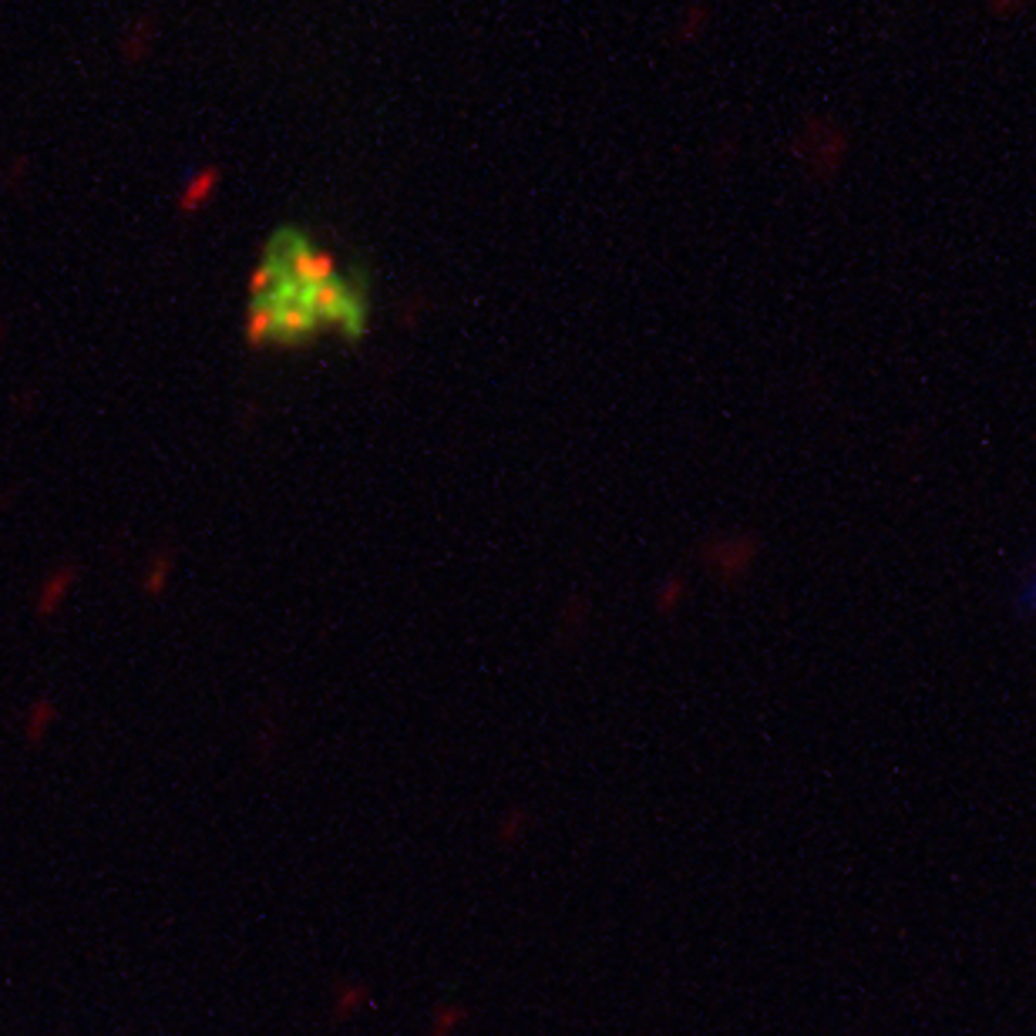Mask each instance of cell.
I'll list each match as a JSON object with an SVG mask.
<instances>
[{
  "mask_svg": "<svg viewBox=\"0 0 1036 1036\" xmlns=\"http://www.w3.org/2000/svg\"><path fill=\"white\" fill-rule=\"evenodd\" d=\"M367 327L364 290L333 266L307 236L283 233L253 280L249 333L259 344L296 347L320 333L360 337Z\"/></svg>",
  "mask_w": 1036,
  "mask_h": 1036,
  "instance_id": "1",
  "label": "cell"
},
{
  "mask_svg": "<svg viewBox=\"0 0 1036 1036\" xmlns=\"http://www.w3.org/2000/svg\"><path fill=\"white\" fill-rule=\"evenodd\" d=\"M1010 603H1013L1016 619H1023V623H1036V552H1033L1030 566H1026V572L1020 576V582H1016Z\"/></svg>",
  "mask_w": 1036,
  "mask_h": 1036,
  "instance_id": "2",
  "label": "cell"
}]
</instances>
